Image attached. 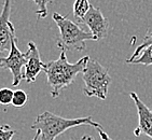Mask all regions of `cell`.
<instances>
[{"instance_id": "cell-1", "label": "cell", "mask_w": 152, "mask_h": 140, "mask_svg": "<svg viewBox=\"0 0 152 140\" xmlns=\"http://www.w3.org/2000/svg\"><path fill=\"white\" fill-rule=\"evenodd\" d=\"M88 59V56H84L75 64H70L66 52L61 51L58 58L45 64L44 72L47 74L48 84L51 86L52 98H57L61 90L68 88L76 80L77 76L84 71Z\"/></svg>"}, {"instance_id": "cell-10", "label": "cell", "mask_w": 152, "mask_h": 140, "mask_svg": "<svg viewBox=\"0 0 152 140\" xmlns=\"http://www.w3.org/2000/svg\"><path fill=\"white\" fill-rule=\"evenodd\" d=\"M91 6L92 4L88 0H76L75 1V3H73V16L78 23H80V20L84 18Z\"/></svg>"}, {"instance_id": "cell-12", "label": "cell", "mask_w": 152, "mask_h": 140, "mask_svg": "<svg viewBox=\"0 0 152 140\" xmlns=\"http://www.w3.org/2000/svg\"><path fill=\"white\" fill-rule=\"evenodd\" d=\"M131 64H136V65H143V66H150L152 65V47H147L146 50H143L139 57L137 59H135Z\"/></svg>"}, {"instance_id": "cell-3", "label": "cell", "mask_w": 152, "mask_h": 140, "mask_svg": "<svg viewBox=\"0 0 152 140\" xmlns=\"http://www.w3.org/2000/svg\"><path fill=\"white\" fill-rule=\"evenodd\" d=\"M52 18L59 29V37L56 45L61 51L82 52L86 49V41H96L95 37L91 32L83 30L78 24L64 15L54 12Z\"/></svg>"}, {"instance_id": "cell-16", "label": "cell", "mask_w": 152, "mask_h": 140, "mask_svg": "<svg viewBox=\"0 0 152 140\" xmlns=\"http://www.w3.org/2000/svg\"><path fill=\"white\" fill-rule=\"evenodd\" d=\"M15 134L16 131L11 129L10 125L8 124L0 125V140H12Z\"/></svg>"}, {"instance_id": "cell-5", "label": "cell", "mask_w": 152, "mask_h": 140, "mask_svg": "<svg viewBox=\"0 0 152 140\" xmlns=\"http://www.w3.org/2000/svg\"><path fill=\"white\" fill-rule=\"evenodd\" d=\"M16 42H18V37L16 35H14L11 38V47L9 51V55L7 57H0V68L11 71L13 77V80H12L13 86H18L23 80L24 72L22 71V69L23 67H25L27 57H28V52H20Z\"/></svg>"}, {"instance_id": "cell-6", "label": "cell", "mask_w": 152, "mask_h": 140, "mask_svg": "<svg viewBox=\"0 0 152 140\" xmlns=\"http://www.w3.org/2000/svg\"><path fill=\"white\" fill-rule=\"evenodd\" d=\"M80 23L84 24L90 28L91 34L95 37L96 41L106 38L109 34V20L104 16L102 12L91 6L85 16L80 20Z\"/></svg>"}, {"instance_id": "cell-19", "label": "cell", "mask_w": 152, "mask_h": 140, "mask_svg": "<svg viewBox=\"0 0 152 140\" xmlns=\"http://www.w3.org/2000/svg\"><path fill=\"white\" fill-rule=\"evenodd\" d=\"M39 138H40V131H37V134L35 135V137L32 138V140H39Z\"/></svg>"}, {"instance_id": "cell-11", "label": "cell", "mask_w": 152, "mask_h": 140, "mask_svg": "<svg viewBox=\"0 0 152 140\" xmlns=\"http://www.w3.org/2000/svg\"><path fill=\"white\" fill-rule=\"evenodd\" d=\"M152 47V31L148 30L146 37H145L142 40V43H141L139 47H137V49L134 51V53H133L132 56H131L129 58L126 59V64H131L135 59H137L138 57H139V55L142 53V51L146 50L147 47Z\"/></svg>"}, {"instance_id": "cell-4", "label": "cell", "mask_w": 152, "mask_h": 140, "mask_svg": "<svg viewBox=\"0 0 152 140\" xmlns=\"http://www.w3.org/2000/svg\"><path fill=\"white\" fill-rule=\"evenodd\" d=\"M82 80L84 82L83 93L88 97H97L105 100L108 95L109 84L111 77L107 68L95 59L90 58L84 71L82 72Z\"/></svg>"}, {"instance_id": "cell-7", "label": "cell", "mask_w": 152, "mask_h": 140, "mask_svg": "<svg viewBox=\"0 0 152 140\" xmlns=\"http://www.w3.org/2000/svg\"><path fill=\"white\" fill-rule=\"evenodd\" d=\"M129 96L137 108L138 122H139L138 127L134 129L135 137H139L143 134L152 139V109L147 107L135 92H131Z\"/></svg>"}, {"instance_id": "cell-13", "label": "cell", "mask_w": 152, "mask_h": 140, "mask_svg": "<svg viewBox=\"0 0 152 140\" xmlns=\"http://www.w3.org/2000/svg\"><path fill=\"white\" fill-rule=\"evenodd\" d=\"M28 100V96L23 90H16L13 93V98H12V105L16 108H22Z\"/></svg>"}, {"instance_id": "cell-8", "label": "cell", "mask_w": 152, "mask_h": 140, "mask_svg": "<svg viewBox=\"0 0 152 140\" xmlns=\"http://www.w3.org/2000/svg\"><path fill=\"white\" fill-rule=\"evenodd\" d=\"M11 3L12 0H4L0 14V54L6 51H10L11 38L15 35L14 26L10 22Z\"/></svg>"}, {"instance_id": "cell-14", "label": "cell", "mask_w": 152, "mask_h": 140, "mask_svg": "<svg viewBox=\"0 0 152 140\" xmlns=\"http://www.w3.org/2000/svg\"><path fill=\"white\" fill-rule=\"evenodd\" d=\"M36 3V6L38 7V9L36 11L37 18H45L48 16V4L53 2V0H31Z\"/></svg>"}, {"instance_id": "cell-9", "label": "cell", "mask_w": 152, "mask_h": 140, "mask_svg": "<svg viewBox=\"0 0 152 140\" xmlns=\"http://www.w3.org/2000/svg\"><path fill=\"white\" fill-rule=\"evenodd\" d=\"M28 57H27V63L25 65V71H24L23 79L27 83H32L35 82L37 77L41 71H44L45 64L41 61L40 53L37 45L34 41L28 42Z\"/></svg>"}, {"instance_id": "cell-17", "label": "cell", "mask_w": 152, "mask_h": 140, "mask_svg": "<svg viewBox=\"0 0 152 140\" xmlns=\"http://www.w3.org/2000/svg\"><path fill=\"white\" fill-rule=\"evenodd\" d=\"M97 131H98V134H99V136H100V138H102V140H113V139H111V138L109 137L108 135L106 134L105 131H102V128H98V129H96Z\"/></svg>"}, {"instance_id": "cell-18", "label": "cell", "mask_w": 152, "mask_h": 140, "mask_svg": "<svg viewBox=\"0 0 152 140\" xmlns=\"http://www.w3.org/2000/svg\"><path fill=\"white\" fill-rule=\"evenodd\" d=\"M69 140H95L93 137H91V136H88V135H85V136H82L81 138H79V139H69Z\"/></svg>"}, {"instance_id": "cell-2", "label": "cell", "mask_w": 152, "mask_h": 140, "mask_svg": "<svg viewBox=\"0 0 152 140\" xmlns=\"http://www.w3.org/2000/svg\"><path fill=\"white\" fill-rule=\"evenodd\" d=\"M81 125L92 126L96 129L102 128V124L92 120V117L66 119L50 111H44L43 113L36 117L31 125V129L40 131V140H55L66 131Z\"/></svg>"}, {"instance_id": "cell-15", "label": "cell", "mask_w": 152, "mask_h": 140, "mask_svg": "<svg viewBox=\"0 0 152 140\" xmlns=\"http://www.w3.org/2000/svg\"><path fill=\"white\" fill-rule=\"evenodd\" d=\"M13 90L11 88H3L0 90V104L1 105H10L12 104V98H13Z\"/></svg>"}]
</instances>
